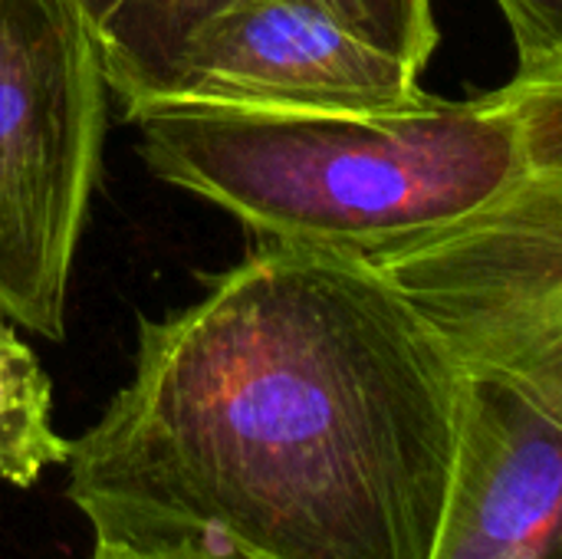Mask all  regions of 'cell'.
Listing matches in <instances>:
<instances>
[{
    "label": "cell",
    "mask_w": 562,
    "mask_h": 559,
    "mask_svg": "<svg viewBox=\"0 0 562 559\" xmlns=\"http://www.w3.org/2000/svg\"><path fill=\"white\" fill-rule=\"evenodd\" d=\"M461 372L375 264L263 241L138 323L132 379L69 441L95 540L211 537L247 559H435Z\"/></svg>",
    "instance_id": "obj_1"
},
{
    "label": "cell",
    "mask_w": 562,
    "mask_h": 559,
    "mask_svg": "<svg viewBox=\"0 0 562 559\" xmlns=\"http://www.w3.org/2000/svg\"><path fill=\"white\" fill-rule=\"evenodd\" d=\"M148 168L270 244L382 260L504 201L530 171L510 79L471 99L382 109L151 102L125 112Z\"/></svg>",
    "instance_id": "obj_2"
},
{
    "label": "cell",
    "mask_w": 562,
    "mask_h": 559,
    "mask_svg": "<svg viewBox=\"0 0 562 559\" xmlns=\"http://www.w3.org/2000/svg\"><path fill=\"white\" fill-rule=\"evenodd\" d=\"M441 329L461 425L435 559H550L562 544V181L372 260Z\"/></svg>",
    "instance_id": "obj_3"
},
{
    "label": "cell",
    "mask_w": 562,
    "mask_h": 559,
    "mask_svg": "<svg viewBox=\"0 0 562 559\" xmlns=\"http://www.w3.org/2000/svg\"><path fill=\"white\" fill-rule=\"evenodd\" d=\"M105 92L102 46L76 0H0V316L56 343Z\"/></svg>",
    "instance_id": "obj_4"
},
{
    "label": "cell",
    "mask_w": 562,
    "mask_h": 559,
    "mask_svg": "<svg viewBox=\"0 0 562 559\" xmlns=\"http://www.w3.org/2000/svg\"><path fill=\"white\" fill-rule=\"evenodd\" d=\"M422 92V69L326 0H224L178 33L122 105L382 109Z\"/></svg>",
    "instance_id": "obj_5"
},
{
    "label": "cell",
    "mask_w": 562,
    "mask_h": 559,
    "mask_svg": "<svg viewBox=\"0 0 562 559\" xmlns=\"http://www.w3.org/2000/svg\"><path fill=\"white\" fill-rule=\"evenodd\" d=\"M69 461L53 428V385L36 353L0 316V481L26 491L49 465Z\"/></svg>",
    "instance_id": "obj_6"
},
{
    "label": "cell",
    "mask_w": 562,
    "mask_h": 559,
    "mask_svg": "<svg viewBox=\"0 0 562 559\" xmlns=\"http://www.w3.org/2000/svg\"><path fill=\"white\" fill-rule=\"evenodd\" d=\"M92 26L109 89L125 99L178 40L194 0H76Z\"/></svg>",
    "instance_id": "obj_7"
},
{
    "label": "cell",
    "mask_w": 562,
    "mask_h": 559,
    "mask_svg": "<svg viewBox=\"0 0 562 559\" xmlns=\"http://www.w3.org/2000/svg\"><path fill=\"white\" fill-rule=\"evenodd\" d=\"M217 3H224V0H194L184 26L191 20H198L201 13L214 10ZM326 3L333 10H339L366 36H372L385 49L398 53L422 72L441 43L438 20H435V0H326Z\"/></svg>",
    "instance_id": "obj_8"
},
{
    "label": "cell",
    "mask_w": 562,
    "mask_h": 559,
    "mask_svg": "<svg viewBox=\"0 0 562 559\" xmlns=\"http://www.w3.org/2000/svg\"><path fill=\"white\" fill-rule=\"evenodd\" d=\"M514 82L524 96L533 168L562 181V59L517 69Z\"/></svg>",
    "instance_id": "obj_9"
},
{
    "label": "cell",
    "mask_w": 562,
    "mask_h": 559,
    "mask_svg": "<svg viewBox=\"0 0 562 559\" xmlns=\"http://www.w3.org/2000/svg\"><path fill=\"white\" fill-rule=\"evenodd\" d=\"M517 43V69L562 59V0H494Z\"/></svg>",
    "instance_id": "obj_10"
},
{
    "label": "cell",
    "mask_w": 562,
    "mask_h": 559,
    "mask_svg": "<svg viewBox=\"0 0 562 559\" xmlns=\"http://www.w3.org/2000/svg\"><path fill=\"white\" fill-rule=\"evenodd\" d=\"M89 559H247L234 547L211 537H181V540H95Z\"/></svg>",
    "instance_id": "obj_11"
},
{
    "label": "cell",
    "mask_w": 562,
    "mask_h": 559,
    "mask_svg": "<svg viewBox=\"0 0 562 559\" xmlns=\"http://www.w3.org/2000/svg\"><path fill=\"white\" fill-rule=\"evenodd\" d=\"M550 559H562V544L553 550V554H550Z\"/></svg>",
    "instance_id": "obj_12"
}]
</instances>
